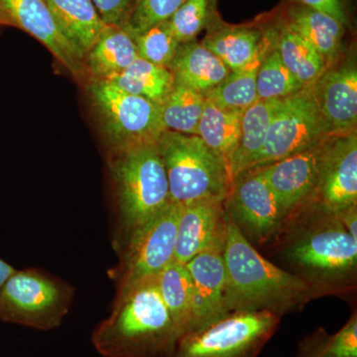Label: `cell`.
Returning <instances> with one entry per match:
<instances>
[{
	"label": "cell",
	"mask_w": 357,
	"mask_h": 357,
	"mask_svg": "<svg viewBox=\"0 0 357 357\" xmlns=\"http://www.w3.org/2000/svg\"><path fill=\"white\" fill-rule=\"evenodd\" d=\"M268 246L282 269L309 284L319 298L356 293L357 239L321 204L309 202L290 213Z\"/></svg>",
	"instance_id": "1"
},
{
	"label": "cell",
	"mask_w": 357,
	"mask_h": 357,
	"mask_svg": "<svg viewBox=\"0 0 357 357\" xmlns=\"http://www.w3.org/2000/svg\"><path fill=\"white\" fill-rule=\"evenodd\" d=\"M223 258L227 312H268L282 318L319 298L306 282L260 255L227 213Z\"/></svg>",
	"instance_id": "2"
},
{
	"label": "cell",
	"mask_w": 357,
	"mask_h": 357,
	"mask_svg": "<svg viewBox=\"0 0 357 357\" xmlns=\"http://www.w3.org/2000/svg\"><path fill=\"white\" fill-rule=\"evenodd\" d=\"M180 337L153 277L117 293L91 342L103 357H168Z\"/></svg>",
	"instance_id": "3"
},
{
	"label": "cell",
	"mask_w": 357,
	"mask_h": 357,
	"mask_svg": "<svg viewBox=\"0 0 357 357\" xmlns=\"http://www.w3.org/2000/svg\"><path fill=\"white\" fill-rule=\"evenodd\" d=\"M119 232L124 244L172 204L156 142L112 154Z\"/></svg>",
	"instance_id": "4"
},
{
	"label": "cell",
	"mask_w": 357,
	"mask_h": 357,
	"mask_svg": "<svg viewBox=\"0 0 357 357\" xmlns=\"http://www.w3.org/2000/svg\"><path fill=\"white\" fill-rule=\"evenodd\" d=\"M156 145L172 203L225 202L231 188L229 171L199 136L165 130Z\"/></svg>",
	"instance_id": "5"
},
{
	"label": "cell",
	"mask_w": 357,
	"mask_h": 357,
	"mask_svg": "<svg viewBox=\"0 0 357 357\" xmlns=\"http://www.w3.org/2000/svg\"><path fill=\"white\" fill-rule=\"evenodd\" d=\"M268 312H229L178 337L168 357H258L280 326Z\"/></svg>",
	"instance_id": "6"
},
{
	"label": "cell",
	"mask_w": 357,
	"mask_h": 357,
	"mask_svg": "<svg viewBox=\"0 0 357 357\" xmlns=\"http://www.w3.org/2000/svg\"><path fill=\"white\" fill-rule=\"evenodd\" d=\"M88 89L112 154L156 142L165 131L160 105L126 93L107 79L89 81Z\"/></svg>",
	"instance_id": "7"
},
{
	"label": "cell",
	"mask_w": 357,
	"mask_h": 357,
	"mask_svg": "<svg viewBox=\"0 0 357 357\" xmlns=\"http://www.w3.org/2000/svg\"><path fill=\"white\" fill-rule=\"evenodd\" d=\"M73 290L37 270H15L0 289V321L39 331L58 328L69 312Z\"/></svg>",
	"instance_id": "8"
},
{
	"label": "cell",
	"mask_w": 357,
	"mask_h": 357,
	"mask_svg": "<svg viewBox=\"0 0 357 357\" xmlns=\"http://www.w3.org/2000/svg\"><path fill=\"white\" fill-rule=\"evenodd\" d=\"M330 137L311 89L283 98L275 114L261 152L252 168L269 165L316 146Z\"/></svg>",
	"instance_id": "9"
},
{
	"label": "cell",
	"mask_w": 357,
	"mask_h": 357,
	"mask_svg": "<svg viewBox=\"0 0 357 357\" xmlns=\"http://www.w3.org/2000/svg\"><path fill=\"white\" fill-rule=\"evenodd\" d=\"M223 206L253 246L269 245L286 220L278 199L258 168L249 169L234 178Z\"/></svg>",
	"instance_id": "10"
},
{
	"label": "cell",
	"mask_w": 357,
	"mask_h": 357,
	"mask_svg": "<svg viewBox=\"0 0 357 357\" xmlns=\"http://www.w3.org/2000/svg\"><path fill=\"white\" fill-rule=\"evenodd\" d=\"M180 206L171 204L124 244L119 293L153 278L174 261Z\"/></svg>",
	"instance_id": "11"
},
{
	"label": "cell",
	"mask_w": 357,
	"mask_h": 357,
	"mask_svg": "<svg viewBox=\"0 0 357 357\" xmlns=\"http://www.w3.org/2000/svg\"><path fill=\"white\" fill-rule=\"evenodd\" d=\"M0 24L14 26L31 35L73 77L88 79L84 56L61 31L44 0H0Z\"/></svg>",
	"instance_id": "12"
},
{
	"label": "cell",
	"mask_w": 357,
	"mask_h": 357,
	"mask_svg": "<svg viewBox=\"0 0 357 357\" xmlns=\"http://www.w3.org/2000/svg\"><path fill=\"white\" fill-rule=\"evenodd\" d=\"M311 202L335 213L357 204L356 131L326 139L318 185Z\"/></svg>",
	"instance_id": "13"
},
{
	"label": "cell",
	"mask_w": 357,
	"mask_h": 357,
	"mask_svg": "<svg viewBox=\"0 0 357 357\" xmlns=\"http://www.w3.org/2000/svg\"><path fill=\"white\" fill-rule=\"evenodd\" d=\"M326 139L316 146L258 168L286 218L314 198Z\"/></svg>",
	"instance_id": "14"
},
{
	"label": "cell",
	"mask_w": 357,
	"mask_h": 357,
	"mask_svg": "<svg viewBox=\"0 0 357 357\" xmlns=\"http://www.w3.org/2000/svg\"><path fill=\"white\" fill-rule=\"evenodd\" d=\"M312 93L330 136L356 131L357 70L354 63L326 70L312 86Z\"/></svg>",
	"instance_id": "15"
},
{
	"label": "cell",
	"mask_w": 357,
	"mask_h": 357,
	"mask_svg": "<svg viewBox=\"0 0 357 357\" xmlns=\"http://www.w3.org/2000/svg\"><path fill=\"white\" fill-rule=\"evenodd\" d=\"M225 236L223 202L206 199L183 204L178 211L174 261L187 264L206 249L225 244Z\"/></svg>",
	"instance_id": "16"
},
{
	"label": "cell",
	"mask_w": 357,
	"mask_h": 357,
	"mask_svg": "<svg viewBox=\"0 0 357 357\" xmlns=\"http://www.w3.org/2000/svg\"><path fill=\"white\" fill-rule=\"evenodd\" d=\"M223 248L225 244L206 249L185 264L195 294L194 319L190 331L227 314L225 307L227 273Z\"/></svg>",
	"instance_id": "17"
},
{
	"label": "cell",
	"mask_w": 357,
	"mask_h": 357,
	"mask_svg": "<svg viewBox=\"0 0 357 357\" xmlns=\"http://www.w3.org/2000/svg\"><path fill=\"white\" fill-rule=\"evenodd\" d=\"M168 68L175 83L184 84L204 96L231 72L203 42L196 41L181 44Z\"/></svg>",
	"instance_id": "18"
},
{
	"label": "cell",
	"mask_w": 357,
	"mask_h": 357,
	"mask_svg": "<svg viewBox=\"0 0 357 357\" xmlns=\"http://www.w3.org/2000/svg\"><path fill=\"white\" fill-rule=\"evenodd\" d=\"M137 58L130 33L122 26L107 25L84 57L88 79H109L124 72Z\"/></svg>",
	"instance_id": "19"
},
{
	"label": "cell",
	"mask_w": 357,
	"mask_h": 357,
	"mask_svg": "<svg viewBox=\"0 0 357 357\" xmlns=\"http://www.w3.org/2000/svg\"><path fill=\"white\" fill-rule=\"evenodd\" d=\"M61 31L84 57L107 24L91 0H44Z\"/></svg>",
	"instance_id": "20"
},
{
	"label": "cell",
	"mask_w": 357,
	"mask_h": 357,
	"mask_svg": "<svg viewBox=\"0 0 357 357\" xmlns=\"http://www.w3.org/2000/svg\"><path fill=\"white\" fill-rule=\"evenodd\" d=\"M282 100H258L244 110L241 119V138L229 165L230 180L249 170L264 146L275 114Z\"/></svg>",
	"instance_id": "21"
},
{
	"label": "cell",
	"mask_w": 357,
	"mask_h": 357,
	"mask_svg": "<svg viewBox=\"0 0 357 357\" xmlns=\"http://www.w3.org/2000/svg\"><path fill=\"white\" fill-rule=\"evenodd\" d=\"M287 24L311 45L328 68L335 62L342 50L347 26L328 14L300 4L289 10Z\"/></svg>",
	"instance_id": "22"
},
{
	"label": "cell",
	"mask_w": 357,
	"mask_h": 357,
	"mask_svg": "<svg viewBox=\"0 0 357 357\" xmlns=\"http://www.w3.org/2000/svg\"><path fill=\"white\" fill-rule=\"evenodd\" d=\"M276 37L277 32L272 30L267 31L256 57L243 69L230 72L222 83L206 96V100L222 109L241 112H244L258 100L256 91L258 70L262 61L275 44Z\"/></svg>",
	"instance_id": "23"
},
{
	"label": "cell",
	"mask_w": 357,
	"mask_h": 357,
	"mask_svg": "<svg viewBox=\"0 0 357 357\" xmlns=\"http://www.w3.org/2000/svg\"><path fill=\"white\" fill-rule=\"evenodd\" d=\"M243 114L241 110L222 109L206 98L198 126L197 136L222 160L229 174L230 161L241 138Z\"/></svg>",
	"instance_id": "24"
},
{
	"label": "cell",
	"mask_w": 357,
	"mask_h": 357,
	"mask_svg": "<svg viewBox=\"0 0 357 357\" xmlns=\"http://www.w3.org/2000/svg\"><path fill=\"white\" fill-rule=\"evenodd\" d=\"M265 35L248 26H215L203 44L230 70L243 69L257 55Z\"/></svg>",
	"instance_id": "25"
},
{
	"label": "cell",
	"mask_w": 357,
	"mask_h": 357,
	"mask_svg": "<svg viewBox=\"0 0 357 357\" xmlns=\"http://www.w3.org/2000/svg\"><path fill=\"white\" fill-rule=\"evenodd\" d=\"M160 295L181 335L191 330L195 294L191 275L185 264L173 261L156 276Z\"/></svg>",
	"instance_id": "26"
},
{
	"label": "cell",
	"mask_w": 357,
	"mask_h": 357,
	"mask_svg": "<svg viewBox=\"0 0 357 357\" xmlns=\"http://www.w3.org/2000/svg\"><path fill=\"white\" fill-rule=\"evenodd\" d=\"M107 81L117 88L161 105L170 95L175 79L169 68L138 57L128 69Z\"/></svg>",
	"instance_id": "27"
},
{
	"label": "cell",
	"mask_w": 357,
	"mask_h": 357,
	"mask_svg": "<svg viewBox=\"0 0 357 357\" xmlns=\"http://www.w3.org/2000/svg\"><path fill=\"white\" fill-rule=\"evenodd\" d=\"M275 49L304 89H311L328 69L324 59L287 23L277 33Z\"/></svg>",
	"instance_id": "28"
},
{
	"label": "cell",
	"mask_w": 357,
	"mask_h": 357,
	"mask_svg": "<svg viewBox=\"0 0 357 357\" xmlns=\"http://www.w3.org/2000/svg\"><path fill=\"white\" fill-rule=\"evenodd\" d=\"M204 105L206 96L184 84L175 83L170 95L160 105L164 129L197 135Z\"/></svg>",
	"instance_id": "29"
},
{
	"label": "cell",
	"mask_w": 357,
	"mask_h": 357,
	"mask_svg": "<svg viewBox=\"0 0 357 357\" xmlns=\"http://www.w3.org/2000/svg\"><path fill=\"white\" fill-rule=\"evenodd\" d=\"M297 357H357V314L354 311L337 333L319 328L301 340Z\"/></svg>",
	"instance_id": "30"
},
{
	"label": "cell",
	"mask_w": 357,
	"mask_h": 357,
	"mask_svg": "<svg viewBox=\"0 0 357 357\" xmlns=\"http://www.w3.org/2000/svg\"><path fill=\"white\" fill-rule=\"evenodd\" d=\"M304 89L282 62L276 49H271L262 61L257 74L258 100H283Z\"/></svg>",
	"instance_id": "31"
},
{
	"label": "cell",
	"mask_w": 357,
	"mask_h": 357,
	"mask_svg": "<svg viewBox=\"0 0 357 357\" xmlns=\"http://www.w3.org/2000/svg\"><path fill=\"white\" fill-rule=\"evenodd\" d=\"M131 36L135 42L138 57L162 67H169L181 45L173 34L169 21L134 33Z\"/></svg>",
	"instance_id": "32"
},
{
	"label": "cell",
	"mask_w": 357,
	"mask_h": 357,
	"mask_svg": "<svg viewBox=\"0 0 357 357\" xmlns=\"http://www.w3.org/2000/svg\"><path fill=\"white\" fill-rule=\"evenodd\" d=\"M217 0H185L170 18L169 24L178 43L195 41L215 20Z\"/></svg>",
	"instance_id": "33"
},
{
	"label": "cell",
	"mask_w": 357,
	"mask_h": 357,
	"mask_svg": "<svg viewBox=\"0 0 357 357\" xmlns=\"http://www.w3.org/2000/svg\"><path fill=\"white\" fill-rule=\"evenodd\" d=\"M185 0H135L122 27L130 34L170 20Z\"/></svg>",
	"instance_id": "34"
},
{
	"label": "cell",
	"mask_w": 357,
	"mask_h": 357,
	"mask_svg": "<svg viewBox=\"0 0 357 357\" xmlns=\"http://www.w3.org/2000/svg\"><path fill=\"white\" fill-rule=\"evenodd\" d=\"M103 22L109 26H123L135 0H91Z\"/></svg>",
	"instance_id": "35"
},
{
	"label": "cell",
	"mask_w": 357,
	"mask_h": 357,
	"mask_svg": "<svg viewBox=\"0 0 357 357\" xmlns=\"http://www.w3.org/2000/svg\"><path fill=\"white\" fill-rule=\"evenodd\" d=\"M295 1L300 6L328 14L344 26L349 25L344 0H295Z\"/></svg>",
	"instance_id": "36"
},
{
	"label": "cell",
	"mask_w": 357,
	"mask_h": 357,
	"mask_svg": "<svg viewBox=\"0 0 357 357\" xmlns=\"http://www.w3.org/2000/svg\"><path fill=\"white\" fill-rule=\"evenodd\" d=\"M335 215L344 225L345 230L357 239V204L338 211Z\"/></svg>",
	"instance_id": "37"
},
{
	"label": "cell",
	"mask_w": 357,
	"mask_h": 357,
	"mask_svg": "<svg viewBox=\"0 0 357 357\" xmlns=\"http://www.w3.org/2000/svg\"><path fill=\"white\" fill-rule=\"evenodd\" d=\"M15 268L11 266L10 264L0 259V289H1L3 284L6 283L7 279L15 272Z\"/></svg>",
	"instance_id": "38"
}]
</instances>
